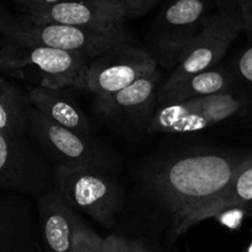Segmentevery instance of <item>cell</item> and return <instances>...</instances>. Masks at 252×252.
<instances>
[{"instance_id":"d4e9b609","label":"cell","mask_w":252,"mask_h":252,"mask_svg":"<svg viewBox=\"0 0 252 252\" xmlns=\"http://www.w3.org/2000/svg\"><path fill=\"white\" fill-rule=\"evenodd\" d=\"M214 2H216L217 5V9H220V7L225 6V5L228 4L229 0H214Z\"/></svg>"},{"instance_id":"6da1fadb","label":"cell","mask_w":252,"mask_h":252,"mask_svg":"<svg viewBox=\"0 0 252 252\" xmlns=\"http://www.w3.org/2000/svg\"><path fill=\"white\" fill-rule=\"evenodd\" d=\"M250 155L192 150L160 157L135 175L139 208L169 243L189 230V221L228 186Z\"/></svg>"},{"instance_id":"44dd1931","label":"cell","mask_w":252,"mask_h":252,"mask_svg":"<svg viewBox=\"0 0 252 252\" xmlns=\"http://www.w3.org/2000/svg\"><path fill=\"white\" fill-rule=\"evenodd\" d=\"M120 1L125 7L127 19H138L148 14L159 0H120Z\"/></svg>"},{"instance_id":"9a60e30c","label":"cell","mask_w":252,"mask_h":252,"mask_svg":"<svg viewBox=\"0 0 252 252\" xmlns=\"http://www.w3.org/2000/svg\"><path fill=\"white\" fill-rule=\"evenodd\" d=\"M66 89L34 86L29 90V98L36 110L63 127L91 134V122Z\"/></svg>"},{"instance_id":"7c38bea8","label":"cell","mask_w":252,"mask_h":252,"mask_svg":"<svg viewBox=\"0 0 252 252\" xmlns=\"http://www.w3.org/2000/svg\"><path fill=\"white\" fill-rule=\"evenodd\" d=\"M37 24H62L84 29H112L127 20L120 0H62L31 12H22Z\"/></svg>"},{"instance_id":"603a6c76","label":"cell","mask_w":252,"mask_h":252,"mask_svg":"<svg viewBox=\"0 0 252 252\" xmlns=\"http://www.w3.org/2000/svg\"><path fill=\"white\" fill-rule=\"evenodd\" d=\"M238 7L244 22V30L252 37V0H229Z\"/></svg>"},{"instance_id":"4fadbf2b","label":"cell","mask_w":252,"mask_h":252,"mask_svg":"<svg viewBox=\"0 0 252 252\" xmlns=\"http://www.w3.org/2000/svg\"><path fill=\"white\" fill-rule=\"evenodd\" d=\"M37 212L43 252H73L74 230L81 218L56 186L37 196Z\"/></svg>"},{"instance_id":"8fae6325","label":"cell","mask_w":252,"mask_h":252,"mask_svg":"<svg viewBox=\"0 0 252 252\" xmlns=\"http://www.w3.org/2000/svg\"><path fill=\"white\" fill-rule=\"evenodd\" d=\"M161 73L142 76L107 98H96L98 115L108 123L125 129H148L158 108V95L161 88Z\"/></svg>"},{"instance_id":"8992f818","label":"cell","mask_w":252,"mask_h":252,"mask_svg":"<svg viewBox=\"0 0 252 252\" xmlns=\"http://www.w3.org/2000/svg\"><path fill=\"white\" fill-rule=\"evenodd\" d=\"M214 14L209 0H167L148 34L149 53L158 65L171 71L187 44Z\"/></svg>"},{"instance_id":"d6986e66","label":"cell","mask_w":252,"mask_h":252,"mask_svg":"<svg viewBox=\"0 0 252 252\" xmlns=\"http://www.w3.org/2000/svg\"><path fill=\"white\" fill-rule=\"evenodd\" d=\"M73 252H103V238L81 219L75 226Z\"/></svg>"},{"instance_id":"ba28073f","label":"cell","mask_w":252,"mask_h":252,"mask_svg":"<svg viewBox=\"0 0 252 252\" xmlns=\"http://www.w3.org/2000/svg\"><path fill=\"white\" fill-rule=\"evenodd\" d=\"M251 100L246 94L235 91L171 103L157 108L148 126V134L189 133L216 126L235 116L243 115Z\"/></svg>"},{"instance_id":"7a4b0ae2","label":"cell","mask_w":252,"mask_h":252,"mask_svg":"<svg viewBox=\"0 0 252 252\" xmlns=\"http://www.w3.org/2000/svg\"><path fill=\"white\" fill-rule=\"evenodd\" d=\"M0 34L5 42L81 52L95 58L123 43H133L126 25L112 29H84L62 24H37L0 6Z\"/></svg>"},{"instance_id":"277c9868","label":"cell","mask_w":252,"mask_h":252,"mask_svg":"<svg viewBox=\"0 0 252 252\" xmlns=\"http://www.w3.org/2000/svg\"><path fill=\"white\" fill-rule=\"evenodd\" d=\"M54 186L75 211L105 229H112L123 207L122 187L115 174L84 166H54Z\"/></svg>"},{"instance_id":"5b68a950","label":"cell","mask_w":252,"mask_h":252,"mask_svg":"<svg viewBox=\"0 0 252 252\" xmlns=\"http://www.w3.org/2000/svg\"><path fill=\"white\" fill-rule=\"evenodd\" d=\"M29 135L56 165L84 166L116 174L118 155L91 134L76 132L53 122L32 106Z\"/></svg>"},{"instance_id":"ac0fdd59","label":"cell","mask_w":252,"mask_h":252,"mask_svg":"<svg viewBox=\"0 0 252 252\" xmlns=\"http://www.w3.org/2000/svg\"><path fill=\"white\" fill-rule=\"evenodd\" d=\"M31 108L29 91L0 75V132H29Z\"/></svg>"},{"instance_id":"2e32d148","label":"cell","mask_w":252,"mask_h":252,"mask_svg":"<svg viewBox=\"0 0 252 252\" xmlns=\"http://www.w3.org/2000/svg\"><path fill=\"white\" fill-rule=\"evenodd\" d=\"M233 81V75L224 69L212 68L201 71L170 88L160 89L158 95V107L234 91Z\"/></svg>"},{"instance_id":"cb8c5ba5","label":"cell","mask_w":252,"mask_h":252,"mask_svg":"<svg viewBox=\"0 0 252 252\" xmlns=\"http://www.w3.org/2000/svg\"><path fill=\"white\" fill-rule=\"evenodd\" d=\"M59 1H62V0H14L15 4L21 9L24 14L44 9V7H48Z\"/></svg>"},{"instance_id":"5bb4252c","label":"cell","mask_w":252,"mask_h":252,"mask_svg":"<svg viewBox=\"0 0 252 252\" xmlns=\"http://www.w3.org/2000/svg\"><path fill=\"white\" fill-rule=\"evenodd\" d=\"M0 252H43L33 233L31 206L24 194L0 191Z\"/></svg>"},{"instance_id":"30bf717a","label":"cell","mask_w":252,"mask_h":252,"mask_svg":"<svg viewBox=\"0 0 252 252\" xmlns=\"http://www.w3.org/2000/svg\"><path fill=\"white\" fill-rule=\"evenodd\" d=\"M159 69L149 51L123 43L102 52L89 63L86 90L96 98H107Z\"/></svg>"},{"instance_id":"484cf974","label":"cell","mask_w":252,"mask_h":252,"mask_svg":"<svg viewBox=\"0 0 252 252\" xmlns=\"http://www.w3.org/2000/svg\"><path fill=\"white\" fill-rule=\"evenodd\" d=\"M244 252H252V243L250 244V245H249V248L246 249V250L244 251Z\"/></svg>"},{"instance_id":"e0dca14e","label":"cell","mask_w":252,"mask_h":252,"mask_svg":"<svg viewBox=\"0 0 252 252\" xmlns=\"http://www.w3.org/2000/svg\"><path fill=\"white\" fill-rule=\"evenodd\" d=\"M250 202H252V155L241 164L223 192L191 219L189 229L206 219L213 218L228 209L246 206Z\"/></svg>"},{"instance_id":"ffe728a7","label":"cell","mask_w":252,"mask_h":252,"mask_svg":"<svg viewBox=\"0 0 252 252\" xmlns=\"http://www.w3.org/2000/svg\"><path fill=\"white\" fill-rule=\"evenodd\" d=\"M103 252H152L144 243L120 235L103 238Z\"/></svg>"},{"instance_id":"3957f363","label":"cell","mask_w":252,"mask_h":252,"mask_svg":"<svg viewBox=\"0 0 252 252\" xmlns=\"http://www.w3.org/2000/svg\"><path fill=\"white\" fill-rule=\"evenodd\" d=\"M93 58L81 52L5 42L0 47V70L52 89H85Z\"/></svg>"},{"instance_id":"52a82bcc","label":"cell","mask_w":252,"mask_h":252,"mask_svg":"<svg viewBox=\"0 0 252 252\" xmlns=\"http://www.w3.org/2000/svg\"><path fill=\"white\" fill-rule=\"evenodd\" d=\"M27 133L0 132V191L39 196L54 187V169Z\"/></svg>"},{"instance_id":"7402d4cb","label":"cell","mask_w":252,"mask_h":252,"mask_svg":"<svg viewBox=\"0 0 252 252\" xmlns=\"http://www.w3.org/2000/svg\"><path fill=\"white\" fill-rule=\"evenodd\" d=\"M236 74L241 83L252 88V46L239 58L236 63Z\"/></svg>"},{"instance_id":"9c48e42d","label":"cell","mask_w":252,"mask_h":252,"mask_svg":"<svg viewBox=\"0 0 252 252\" xmlns=\"http://www.w3.org/2000/svg\"><path fill=\"white\" fill-rule=\"evenodd\" d=\"M241 31H244L243 19L233 2L217 9L209 24L187 44L160 89L170 88L189 76L214 68Z\"/></svg>"},{"instance_id":"4316f807","label":"cell","mask_w":252,"mask_h":252,"mask_svg":"<svg viewBox=\"0 0 252 252\" xmlns=\"http://www.w3.org/2000/svg\"><path fill=\"white\" fill-rule=\"evenodd\" d=\"M1 5H2V4H1V0H0V6H1Z\"/></svg>"}]
</instances>
